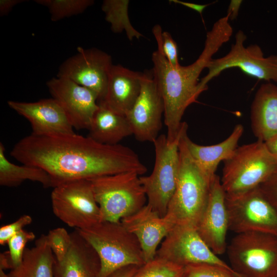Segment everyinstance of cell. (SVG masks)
Listing matches in <instances>:
<instances>
[{
	"mask_svg": "<svg viewBox=\"0 0 277 277\" xmlns=\"http://www.w3.org/2000/svg\"><path fill=\"white\" fill-rule=\"evenodd\" d=\"M47 86L53 99L66 112L73 128L88 129L98 108L97 98L90 90L72 80L56 76Z\"/></svg>",
	"mask_w": 277,
	"mask_h": 277,
	"instance_id": "9a60e30c",
	"label": "cell"
},
{
	"mask_svg": "<svg viewBox=\"0 0 277 277\" xmlns=\"http://www.w3.org/2000/svg\"><path fill=\"white\" fill-rule=\"evenodd\" d=\"M24 1V0H1L0 15L3 16L7 15L15 6Z\"/></svg>",
	"mask_w": 277,
	"mask_h": 277,
	"instance_id": "d590c367",
	"label": "cell"
},
{
	"mask_svg": "<svg viewBox=\"0 0 277 277\" xmlns=\"http://www.w3.org/2000/svg\"><path fill=\"white\" fill-rule=\"evenodd\" d=\"M143 77V72L133 71L120 65H113L105 96L100 102L126 116L140 93Z\"/></svg>",
	"mask_w": 277,
	"mask_h": 277,
	"instance_id": "d6986e66",
	"label": "cell"
},
{
	"mask_svg": "<svg viewBox=\"0 0 277 277\" xmlns=\"http://www.w3.org/2000/svg\"><path fill=\"white\" fill-rule=\"evenodd\" d=\"M235 39V43L226 55L210 61L207 67L208 73L199 82L203 91L207 89V83L211 79L231 68H238L259 80L277 83V55L265 57L262 50L256 44L245 47L246 35L242 30L236 33Z\"/></svg>",
	"mask_w": 277,
	"mask_h": 277,
	"instance_id": "30bf717a",
	"label": "cell"
},
{
	"mask_svg": "<svg viewBox=\"0 0 277 277\" xmlns=\"http://www.w3.org/2000/svg\"><path fill=\"white\" fill-rule=\"evenodd\" d=\"M5 148L0 143V185L16 187L26 180L39 182L44 187H53L50 175L44 169L32 165H17L10 162L5 153Z\"/></svg>",
	"mask_w": 277,
	"mask_h": 277,
	"instance_id": "d4e9b609",
	"label": "cell"
},
{
	"mask_svg": "<svg viewBox=\"0 0 277 277\" xmlns=\"http://www.w3.org/2000/svg\"><path fill=\"white\" fill-rule=\"evenodd\" d=\"M71 235L66 255L61 261H55L54 277H101V262L95 250L76 229Z\"/></svg>",
	"mask_w": 277,
	"mask_h": 277,
	"instance_id": "ffe728a7",
	"label": "cell"
},
{
	"mask_svg": "<svg viewBox=\"0 0 277 277\" xmlns=\"http://www.w3.org/2000/svg\"><path fill=\"white\" fill-rule=\"evenodd\" d=\"M51 200L54 215L75 229L88 228L102 221L100 207L89 179L58 184L53 187Z\"/></svg>",
	"mask_w": 277,
	"mask_h": 277,
	"instance_id": "9c48e42d",
	"label": "cell"
},
{
	"mask_svg": "<svg viewBox=\"0 0 277 277\" xmlns=\"http://www.w3.org/2000/svg\"><path fill=\"white\" fill-rule=\"evenodd\" d=\"M242 3V1L241 0L231 1L228 8L227 14L229 20H233L236 18Z\"/></svg>",
	"mask_w": 277,
	"mask_h": 277,
	"instance_id": "8d00e7d4",
	"label": "cell"
},
{
	"mask_svg": "<svg viewBox=\"0 0 277 277\" xmlns=\"http://www.w3.org/2000/svg\"><path fill=\"white\" fill-rule=\"evenodd\" d=\"M161 44L163 53L169 63L174 68L179 67L177 45L169 33L162 32Z\"/></svg>",
	"mask_w": 277,
	"mask_h": 277,
	"instance_id": "d6a6232c",
	"label": "cell"
},
{
	"mask_svg": "<svg viewBox=\"0 0 277 277\" xmlns=\"http://www.w3.org/2000/svg\"><path fill=\"white\" fill-rule=\"evenodd\" d=\"M226 15L214 23L207 33L201 54L194 63L187 66L172 67L162 50L161 32L154 33L158 48L152 55V70L164 101V123L168 140H173L178 135L186 109L203 92L199 86V77L203 70L207 68L213 55L230 39L233 29Z\"/></svg>",
	"mask_w": 277,
	"mask_h": 277,
	"instance_id": "7a4b0ae2",
	"label": "cell"
},
{
	"mask_svg": "<svg viewBox=\"0 0 277 277\" xmlns=\"http://www.w3.org/2000/svg\"><path fill=\"white\" fill-rule=\"evenodd\" d=\"M9 107L30 123L32 134L39 136L74 133L66 112L53 99H42L34 102L8 101Z\"/></svg>",
	"mask_w": 277,
	"mask_h": 277,
	"instance_id": "e0dca14e",
	"label": "cell"
},
{
	"mask_svg": "<svg viewBox=\"0 0 277 277\" xmlns=\"http://www.w3.org/2000/svg\"><path fill=\"white\" fill-rule=\"evenodd\" d=\"M224 163L221 182L228 195L258 187L277 169V160L264 142L258 140L238 147Z\"/></svg>",
	"mask_w": 277,
	"mask_h": 277,
	"instance_id": "5b68a950",
	"label": "cell"
},
{
	"mask_svg": "<svg viewBox=\"0 0 277 277\" xmlns=\"http://www.w3.org/2000/svg\"><path fill=\"white\" fill-rule=\"evenodd\" d=\"M164 109L152 70H146L143 72L140 93L126 115L137 140L153 143L159 136Z\"/></svg>",
	"mask_w": 277,
	"mask_h": 277,
	"instance_id": "5bb4252c",
	"label": "cell"
},
{
	"mask_svg": "<svg viewBox=\"0 0 277 277\" xmlns=\"http://www.w3.org/2000/svg\"><path fill=\"white\" fill-rule=\"evenodd\" d=\"M183 122L178 135L173 140L161 134L153 141L155 162L151 173L140 176L148 204L160 216H165L175 190L180 167L179 145L185 128Z\"/></svg>",
	"mask_w": 277,
	"mask_h": 277,
	"instance_id": "52a82bcc",
	"label": "cell"
},
{
	"mask_svg": "<svg viewBox=\"0 0 277 277\" xmlns=\"http://www.w3.org/2000/svg\"><path fill=\"white\" fill-rule=\"evenodd\" d=\"M196 229L215 254H222L226 251L229 216L226 193L216 174L211 182L208 201Z\"/></svg>",
	"mask_w": 277,
	"mask_h": 277,
	"instance_id": "2e32d148",
	"label": "cell"
},
{
	"mask_svg": "<svg viewBox=\"0 0 277 277\" xmlns=\"http://www.w3.org/2000/svg\"><path fill=\"white\" fill-rule=\"evenodd\" d=\"M89 129V136L103 144L114 145L124 138L133 134L127 117L98 103Z\"/></svg>",
	"mask_w": 277,
	"mask_h": 277,
	"instance_id": "603a6c76",
	"label": "cell"
},
{
	"mask_svg": "<svg viewBox=\"0 0 277 277\" xmlns=\"http://www.w3.org/2000/svg\"><path fill=\"white\" fill-rule=\"evenodd\" d=\"M187 129L188 125L180 140L177 185L165 216L174 225L196 228L207 204L212 181L202 172L189 152L185 139Z\"/></svg>",
	"mask_w": 277,
	"mask_h": 277,
	"instance_id": "3957f363",
	"label": "cell"
},
{
	"mask_svg": "<svg viewBox=\"0 0 277 277\" xmlns=\"http://www.w3.org/2000/svg\"><path fill=\"white\" fill-rule=\"evenodd\" d=\"M244 131L241 124L236 125L230 135L223 141L212 145L203 146L192 141L187 135L185 136L189 152L206 176L212 181L221 161L229 159L238 147V142Z\"/></svg>",
	"mask_w": 277,
	"mask_h": 277,
	"instance_id": "7402d4cb",
	"label": "cell"
},
{
	"mask_svg": "<svg viewBox=\"0 0 277 277\" xmlns=\"http://www.w3.org/2000/svg\"><path fill=\"white\" fill-rule=\"evenodd\" d=\"M35 238L32 232L23 230L11 237L7 242L8 251L11 269L18 267L22 263L26 244Z\"/></svg>",
	"mask_w": 277,
	"mask_h": 277,
	"instance_id": "f546056e",
	"label": "cell"
},
{
	"mask_svg": "<svg viewBox=\"0 0 277 277\" xmlns=\"http://www.w3.org/2000/svg\"><path fill=\"white\" fill-rule=\"evenodd\" d=\"M226 251L230 266L240 277H277V236L236 233Z\"/></svg>",
	"mask_w": 277,
	"mask_h": 277,
	"instance_id": "ba28073f",
	"label": "cell"
},
{
	"mask_svg": "<svg viewBox=\"0 0 277 277\" xmlns=\"http://www.w3.org/2000/svg\"><path fill=\"white\" fill-rule=\"evenodd\" d=\"M76 230L97 253L101 265V277H108L125 266H141L146 263L137 239L121 221H102L91 227Z\"/></svg>",
	"mask_w": 277,
	"mask_h": 277,
	"instance_id": "277c9868",
	"label": "cell"
},
{
	"mask_svg": "<svg viewBox=\"0 0 277 277\" xmlns=\"http://www.w3.org/2000/svg\"><path fill=\"white\" fill-rule=\"evenodd\" d=\"M46 235L47 243L56 261H62L66 255L71 246V233H69L65 228L58 227L50 230Z\"/></svg>",
	"mask_w": 277,
	"mask_h": 277,
	"instance_id": "f1b7e54d",
	"label": "cell"
},
{
	"mask_svg": "<svg viewBox=\"0 0 277 277\" xmlns=\"http://www.w3.org/2000/svg\"><path fill=\"white\" fill-rule=\"evenodd\" d=\"M89 180L102 221L120 222L147 204L140 175L135 172H122Z\"/></svg>",
	"mask_w": 277,
	"mask_h": 277,
	"instance_id": "8992f818",
	"label": "cell"
},
{
	"mask_svg": "<svg viewBox=\"0 0 277 277\" xmlns=\"http://www.w3.org/2000/svg\"><path fill=\"white\" fill-rule=\"evenodd\" d=\"M121 222L137 239L145 262L154 259L159 245L174 226L166 217L160 216L148 204Z\"/></svg>",
	"mask_w": 277,
	"mask_h": 277,
	"instance_id": "ac0fdd59",
	"label": "cell"
},
{
	"mask_svg": "<svg viewBox=\"0 0 277 277\" xmlns=\"http://www.w3.org/2000/svg\"><path fill=\"white\" fill-rule=\"evenodd\" d=\"M252 130L258 141L265 142L277 135V86L261 85L251 106Z\"/></svg>",
	"mask_w": 277,
	"mask_h": 277,
	"instance_id": "44dd1931",
	"label": "cell"
},
{
	"mask_svg": "<svg viewBox=\"0 0 277 277\" xmlns=\"http://www.w3.org/2000/svg\"><path fill=\"white\" fill-rule=\"evenodd\" d=\"M4 270V269L0 268V277H10L8 274H6Z\"/></svg>",
	"mask_w": 277,
	"mask_h": 277,
	"instance_id": "60d3db41",
	"label": "cell"
},
{
	"mask_svg": "<svg viewBox=\"0 0 277 277\" xmlns=\"http://www.w3.org/2000/svg\"><path fill=\"white\" fill-rule=\"evenodd\" d=\"M171 2H173V3H176V4L182 5L190 9H193L197 11L201 15H202L203 10L209 5L208 4V5L196 4H194L192 3L182 2V1H178V0H172L171 1Z\"/></svg>",
	"mask_w": 277,
	"mask_h": 277,
	"instance_id": "74e56055",
	"label": "cell"
},
{
	"mask_svg": "<svg viewBox=\"0 0 277 277\" xmlns=\"http://www.w3.org/2000/svg\"><path fill=\"white\" fill-rule=\"evenodd\" d=\"M0 268L4 270L9 268L11 269V266L8 251L1 253L0 254Z\"/></svg>",
	"mask_w": 277,
	"mask_h": 277,
	"instance_id": "ab89813d",
	"label": "cell"
},
{
	"mask_svg": "<svg viewBox=\"0 0 277 277\" xmlns=\"http://www.w3.org/2000/svg\"><path fill=\"white\" fill-rule=\"evenodd\" d=\"M32 222L31 216L26 214L12 223L2 226L0 228V244L5 245L11 237L23 230Z\"/></svg>",
	"mask_w": 277,
	"mask_h": 277,
	"instance_id": "1f68e13d",
	"label": "cell"
},
{
	"mask_svg": "<svg viewBox=\"0 0 277 277\" xmlns=\"http://www.w3.org/2000/svg\"><path fill=\"white\" fill-rule=\"evenodd\" d=\"M182 277H239L235 272L211 264H195L185 267Z\"/></svg>",
	"mask_w": 277,
	"mask_h": 277,
	"instance_id": "4dcf8cb0",
	"label": "cell"
},
{
	"mask_svg": "<svg viewBox=\"0 0 277 277\" xmlns=\"http://www.w3.org/2000/svg\"><path fill=\"white\" fill-rule=\"evenodd\" d=\"M259 187L267 199L277 209V169Z\"/></svg>",
	"mask_w": 277,
	"mask_h": 277,
	"instance_id": "836d02e7",
	"label": "cell"
},
{
	"mask_svg": "<svg viewBox=\"0 0 277 277\" xmlns=\"http://www.w3.org/2000/svg\"><path fill=\"white\" fill-rule=\"evenodd\" d=\"M269 152L277 160V135L264 142Z\"/></svg>",
	"mask_w": 277,
	"mask_h": 277,
	"instance_id": "f35d334b",
	"label": "cell"
},
{
	"mask_svg": "<svg viewBox=\"0 0 277 277\" xmlns=\"http://www.w3.org/2000/svg\"><path fill=\"white\" fill-rule=\"evenodd\" d=\"M128 1L105 0L102 10L106 19L111 24L112 31L118 32L125 28V22L130 24L127 16Z\"/></svg>",
	"mask_w": 277,
	"mask_h": 277,
	"instance_id": "83f0119b",
	"label": "cell"
},
{
	"mask_svg": "<svg viewBox=\"0 0 277 277\" xmlns=\"http://www.w3.org/2000/svg\"><path fill=\"white\" fill-rule=\"evenodd\" d=\"M139 267L136 265L125 266L115 271L108 277H132Z\"/></svg>",
	"mask_w": 277,
	"mask_h": 277,
	"instance_id": "e575fe53",
	"label": "cell"
},
{
	"mask_svg": "<svg viewBox=\"0 0 277 277\" xmlns=\"http://www.w3.org/2000/svg\"><path fill=\"white\" fill-rule=\"evenodd\" d=\"M226 204L230 230L277 236V209L259 187L236 195L226 194Z\"/></svg>",
	"mask_w": 277,
	"mask_h": 277,
	"instance_id": "8fae6325",
	"label": "cell"
},
{
	"mask_svg": "<svg viewBox=\"0 0 277 277\" xmlns=\"http://www.w3.org/2000/svg\"><path fill=\"white\" fill-rule=\"evenodd\" d=\"M77 53L60 66L57 76L67 78L90 90L98 103L106 95L111 67L110 55L96 48L78 47Z\"/></svg>",
	"mask_w": 277,
	"mask_h": 277,
	"instance_id": "7c38bea8",
	"label": "cell"
},
{
	"mask_svg": "<svg viewBox=\"0 0 277 277\" xmlns=\"http://www.w3.org/2000/svg\"><path fill=\"white\" fill-rule=\"evenodd\" d=\"M35 2L47 7L52 21L81 14L94 3L93 0H35Z\"/></svg>",
	"mask_w": 277,
	"mask_h": 277,
	"instance_id": "484cf974",
	"label": "cell"
},
{
	"mask_svg": "<svg viewBox=\"0 0 277 277\" xmlns=\"http://www.w3.org/2000/svg\"><path fill=\"white\" fill-rule=\"evenodd\" d=\"M10 154L23 164L39 167L51 176L54 187L75 180L90 179L126 172L140 175L147 168L132 149L101 144L75 133L20 140Z\"/></svg>",
	"mask_w": 277,
	"mask_h": 277,
	"instance_id": "6da1fadb",
	"label": "cell"
},
{
	"mask_svg": "<svg viewBox=\"0 0 277 277\" xmlns=\"http://www.w3.org/2000/svg\"><path fill=\"white\" fill-rule=\"evenodd\" d=\"M185 267L155 256L140 266L132 277H182Z\"/></svg>",
	"mask_w": 277,
	"mask_h": 277,
	"instance_id": "4316f807",
	"label": "cell"
},
{
	"mask_svg": "<svg viewBox=\"0 0 277 277\" xmlns=\"http://www.w3.org/2000/svg\"><path fill=\"white\" fill-rule=\"evenodd\" d=\"M55 261L46 235L42 234L34 247L26 248L21 264L8 274L10 277H54Z\"/></svg>",
	"mask_w": 277,
	"mask_h": 277,
	"instance_id": "cb8c5ba5",
	"label": "cell"
},
{
	"mask_svg": "<svg viewBox=\"0 0 277 277\" xmlns=\"http://www.w3.org/2000/svg\"><path fill=\"white\" fill-rule=\"evenodd\" d=\"M155 256L184 267L195 264H211L235 272L212 251L196 228L189 226L174 225L162 242Z\"/></svg>",
	"mask_w": 277,
	"mask_h": 277,
	"instance_id": "4fadbf2b",
	"label": "cell"
}]
</instances>
